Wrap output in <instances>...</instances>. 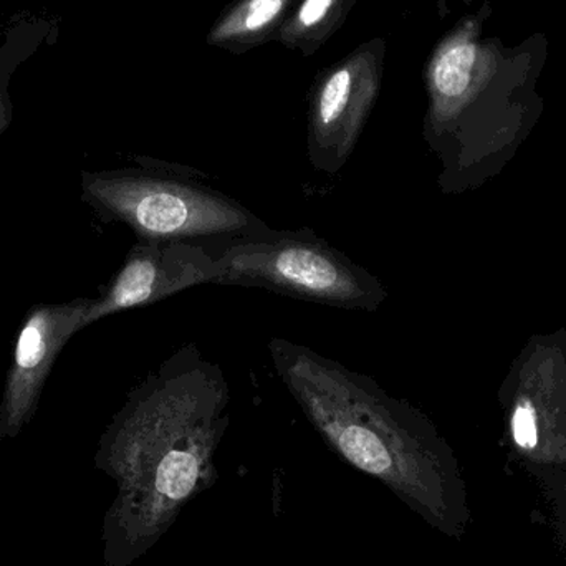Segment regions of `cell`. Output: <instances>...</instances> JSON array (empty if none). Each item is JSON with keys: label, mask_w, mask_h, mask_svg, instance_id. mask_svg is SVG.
<instances>
[{"label": "cell", "mask_w": 566, "mask_h": 566, "mask_svg": "<svg viewBox=\"0 0 566 566\" xmlns=\"http://www.w3.org/2000/svg\"><path fill=\"white\" fill-rule=\"evenodd\" d=\"M229 405L221 366L195 343L128 392L95 454V468L116 484L102 525L106 566H132L145 557L186 505L216 484Z\"/></svg>", "instance_id": "1"}, {"label": "cell", "mask_w": 566, "mask_h": 566, "mask_svg": "<svg viewBox=\"0 0 566 566\" xmlns=\"http://www.w3.org/2000/svg\"><path fill=\"white\" fill-rule=\"evenodd\" d=\"M269 352L306 421L339 459L419 514L441 517V455L415 408L308 346L272 338Z\"/></svg>", "instance_id": "2"}, {"label": "cell", "mask_w": 566, "mask_h": 566, "mask_svg": "<svg viewBox=\"0 0 566 566\" xmlns=\"http://www.w3.org/2000/svg\"><path fill=\"white\" fill-rule=\"evenodd\" d=\"M135 168L82 172V201L102 222H119L138 241H202L249 234L265 222L212 188L198 169L136 158Z\"/></svg>", "instance_id": "3"}, {"label": "cell", "mask_w": 566, "mask_h": 566, "mask_svg": "<svg viewBox=\"0 0 566 566\" xmlns=\"http://www.w3.org/2000/svg\"><path fill=\"white\" fill-rule=\"evenodd\" d=\"M218 264L216 285L258 286L290 298L343 310L376 312L388 290L368 269L319 238L313 229L269 226L229 238L205 239Z\"/></svg>", "instance_id": "4"}, {"label": "cell", "mask_w": 566, "mask_h": 566, "mask_svg": "<svg viewBox=\"0 0 566 566\" xmlns=\"http://www.w3.org/2000/svg\"><path fill=\"white\" fill-rule=\"evenodd\" d=\"M386 40H368L316 75L308 95L306 155L335 176L352 158L381 92Z\"/></svg>", "instance_id": "5"}, {"label": "cell", "mask_w": 566, "mask_h": 566, "mask_svg": "<svg viewBox=\"0 0 566 566\" xmlns=\"http://www.w3.org/2000/svg\"><path fill=\"white\" fill-rule=\"evenodd\" d=\"M218 264L202 241H136L119 271L90 300L80 329L106 316L142 308L191 286L218 281Z\"/></svg>", "instance_id": "6"}, {"label": "cell", "mask_w": 566, "mask_h": 566, "mask_svg": "<svg viewBox=\"0 0 566 566\" xmlns=\"http://www.w3.org/2000/svg\"><path fill=\"white\" fill-rule=\"evenodd\" d=\"M90 296L39 303L27 312L13 346L0 398V441L15 439L39 409L46 379L66 343L78 333Z\"/></svg>", "instance_id": "7"}, {"label": "cell", "mask_w": 566, "mask_h": 566, "mask_svg": "<svg viewBox=\"0 0 566 566\" xmlns=\"http://www.w3.org/2000/svg\"><path fill=\"white\" fill-rule=\"evenodd\" d=\"M482 15H468L432 50L426 65L429 128H444L502 70V55L481 36Z\"/></svg>", "instance_id": "8"}, {"label": "cell", "mask_w": 566, "mask_h": 566, "mask_svg": "<svg viewBox=\"0 0 566 566\" xmlns=\"http://www.w3.org/2000/svg\"><path fill=\"white\" fill-rule=\"evenodd\" d=\"M300 0H234L218 17L206 43L242 55L277 39Z\"/></svg>", "instance_id": "9"}, {"label": "cell", "mask_w": 566, "mask_h": 566, "mask_svg": "<svg viewBox=\"0 0 566 566\" xmlns=\"http://www.w3.org/2000/svg\"><path fill=\"white\" fill-rule=\"evenodd\" d=\"M358 0H300L277 33L285 49L312 56L345 25Z\"/></svg>", "instance_id": "10"}, {"label": "cell", "mask_w": 566, "mask_h": 566, "mask_svg": "<svg viewBox=\"0 0 566 566\" xmlns=\"http://www.w3.org/2000/svg\"><path fill=\"white\" fill-rule=\"evenodd\" d=\"M52 23L42 19L25 20L12 27L0 43V136L12 123L13 105L10 83L17 69L30 59L49 36Z\"/></svg>", "instance_id": "11"}, {"label": "cell", "mask_w": 566, "mask_h": 566, "mask_svg": "<svg viewBox=\"0 0 566 566\" xmlns=\"http://www.w3.org/2000/svg\"><path fill=\"white\" fill-rule=\"evenodd\" d=\"M514 439L522 449H534L538 442L537 415L534 406L524 401L515 409L512 418Z\"/></svg>", "instance_id": "12"}, {"label": "cell", "mask_w": 566, "mask_h": 566, "mask_svg": "<svg viewBox=\"0 0 566 566\" xmlns=\"http://www.w3.org/2000/svg\"><path fill=\"white\" fill-rule=\"evenodd\" d=\"M448 2H449V0H438L439 15H441V17L448 15V12H449Z\"/></svg>", "instance_id": "13"}]
</instances>
